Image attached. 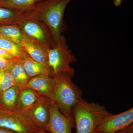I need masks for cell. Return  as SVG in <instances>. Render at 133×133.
<instances>
[{"instance_id":"6da1fadb","label":"cell","mask_w":133,"mask_h":133,"mask_svg":"<svg viewBox=\"0 0 133 133\" xmlns=\"http://www.w3.org/2000/svg\"><path fill=\"white\" fill-rule=\"evenodd\" d=\"M72 0H42L36 3L30 12L43 22L51 32L55 42L66 30L64 21L65 10Z\"/></svg>"},{"instance_id":"7a4b0ae2","label":"cell","mask_w":133,"mask_h":133,"mask_svg":"<svg viewBox=\"0 0 133 133\" xmlns=\"http://www.w3.org/2000/svg\"><path fill=\"white\" fill-rule=\"evenodd\" d=\"M76 133H92L111 113L104 106L82 98L72 109Z\"/></svg>"},{"instance_id":"3957f363","label":"cell","mask_w":133,"mask_h":133,"mask_svg":"<svg viewBox=\"0 0 133 133\" xmlns=\"http://www.w3.org/2000/svg\"><path fill=\"white\" fill-rule=\"evenodd\" d=\"M55 85L51 101L65 116L74 120L72 109L82 98L83 91L73 83L71 76L66 73L53 75Z\"/></svg>"},{"instance_id":"277c9868","label":"cell","mask_w":133,"mask_h":133,"mask_svg":"<svg viewBox=\"0 0 133 133\" xmlns=\"http://www.w3.org/2000/svg\"><path fill=\"white\" fill-rule=\"evenodd\" d=\"M48 57L49 66L53 76L58 73H66L72 77H74L75 71L70 66V64L76 62L77 58L72 54L63 36L62 35L53 46L48 49Z\"/></svg>"},{"instance_id":"5b68a950","label":"cell","mask_w":133,"mask_h":133,"mask_svg":"<svg viewBox=\"0 0 133 133\" xmlns=\"http://www.w3.org/2000/svg\"><path fill=\"white\" fill-rule=\"evenodd\" d=\"M17 24L24 35L40 44L50 48L55 44L48 26L30 13H26Z\"/></svg>"},{"instance_id":"8992f818","label":"cell","mask_w":133,"mask_h":133,"mask_svg":"<svg viewBox=\"0 0 133 133\" xmlns=\"http://www.w3.org/2000/svg\"><path fill=\"white\" fill-rule=\"evenodd\" d=\"M0 113V127L17 133H38L41 129L24 111L4 108Z\"/></svg>"},{"instance_id":"52a82bcc","label":"cell","mask_w":133,"mask_h":133,"mask_svg":"<svg viewBox=\"0 0 133 133\" xmlns=\"http://www.w3.org/2000/svg\"><path fill=\"white\" fill-rule=\"evenodd\" d=\"M133 122V108L116 115L107 116L95 131L104 133H115L128 127Z\"/></svg>"},{"instance_id":"ba28073f","label":"cell","mask_w":133,"mask_h":133,"mask_svg":"<svg viewBox=\"0 0 133 133\" xmlns=\"http://www.w3.org/2000/svg\"><path fill=\"white\" fill-rule=\"evenodd\" d=\"M75 128L74 121L63 114L52 101L50 107L49 119L44 131L50 133H72V128Z\"/></svg>"},{"instance_id":"9c48e42d","label":"cell","mask_w":133,"mask_h":133,"mask_svg":"<svg viewBox=\"0 0 133 133\" xmlns=\"http://www.w3.org/2000/svg\"><path fill=\"white\" fill-rule=\"evenodd\" d=\"M51 102L49 98L43 96L38 102L23 111L39 128L44 130L49 119Z\"/></svg>"},{"instance_id":"30bf717a","label":"cell","mask_w":133,"mask_h":133,"mask_svg":"<svg viewBox=\"0 0 133 133\" xmlns=\"http://www.w3.org/2000/svg\"><path fill=\"white\" fill-rule=\"evenodd\" d=\"M21 45L24 51L32 59L40 63L49 66L48 57V50L49 48L40 44L23 35Z\"/></svg>"},{"instance_id":"8fae6325","label":"cell","mask_w":133,"mask_h":133,"mask_svg":"<svg viewBox=\"0 0 133 133\" xmlns=\"http://www.w3.org/2000/svg\"><path fill=\"white\" fill-rule=\"evenodd\" d=\"M55 85V80L53 76L39 75L31 78L26 87L33 89L51 100Z\"/></svg>"},{"instance_id":"7c38bea8","label":"cell","mask_w":133,"mask_h":133,"mask_svg":"<svg viewBox=\"0 0 133 133\" xmlns=\"http://www.w3.org/2000/svg\"><path fill=\"white\" fill-rule=\"evenodd\" d=\"M19 58L22 63L26 73L30 78L39 75L53 76L52 70L49 66L35 61L24 51Z\"/></svg>"},{"instance_id":"4fadbf2b","label":"cell","mask_w":133,"mask_h":133,"mask_svg":"<svg viewBox=\"0 0 133 133\" xmlns=\"http://www.w3.org/2000/svg\"><path fill=\"white\" fill-rule=\"evenodd\" d=\"M15 82V85L20 90L26 88L30 78L26 73L22 63L19 58L15 59L8 70Z\"/></svg>"},{"instance_id":"5bb4252c","label":"cell","mask_w":133,"mask_h":133,"mask_svg":"<svg viewBox=\"0 0 133 133\" xmlns=\"http://www.w3.org/2000/svg\"><path fill=\"white\" fill-rule=\"evenodd\" d=\"M31 88L26 87L20 91L16 109L24 111L38 102L42 97Z\"/></svg>"},{"instance_id":"9a60e30c","label":"cell","mask_w":133,"mask_h":133,"mask_svg":"<svg viewBox=\"0 0 133 133\" xmlns=\"http://www.w3.org/2000/svg\"><path fill=\"white\" fill-rule=\"evenodd\" d=\"M42 0H0V7L29 13L33 10L35 5Z\"/></svg>"},{"instance_id":"2e32d148","label":"cell","mask_w":133,"mask_h":133,"mask_svg":"<svg viewBox=\"0 0 133 133\" xmlns=\"http://www.w3.org/2000/svg\"><path fill=\"white\" fill-rule=\"evenodd\" d=\"M20 91V89L15 85L1 93L0 102L4 108L16 109Z\"/></svg>"},{"instance_id":"e0dca14e","label":"cell","mask_w":133,"mask_h":133,"mask_svg":"<svg viewBox=\"0 0 133 133\" xmlns=\"http://www.w3.org/2000/svg\"><path fill=\"white\" fill-rule=\"evenodd\" d=\"M26 13L0 7V26L17 24Z\"/></svg>"},{"instance_id":"ac0fdd59","label":"cell","mask_w":133,"mask_h":133,"mask_svg":"<svg viewBox=\"0 0 133 133\" xmlns=\"http://www.w3.org/2000/svg\"><path fill=\"white\" fill-rule=\"evenodd\" d=\"M23 36L22 33L17 24L0 26L1 37L10 40L21 46Z\"/></svg>"},{"instance_id":"d6986e66","label":"cell","mask_w":133,"mask_h":133,"mask_svg":"<svg viewBox=\"0 0 133 133\" xmlns=\"http://www.w3.org/2000/svg\"><path fill=\"white\" fill-rule=\"evenodd\" d=\"M0 48L6 50L17 58L20 57L24 51L22 46L10 40L1 37Z\"/></svg>"},{"instance_id":"ffe728a7","label":"cell","mask_w":133,"mask_h":133,"mask_svg":"<svg viewBox=\"0 0 133 133\" xmlns=\"http://www.w3.org/2000/svg\"><path fill=\"white\" fill-rule=\"evenodd\" d=\"M15 85V82L8 70H0V92Z\"/></svg>"},{"instance_id":"44dd1931","label":"cell","mask_w":133,"mask_h":133,"mask_svg":"<svg viewBox=\"0 0 133 133\" xmlns=\"http://www.w3.org/2000/svg\"><path fill=\"white\" fill-rule=\"evenodd\" d=\"M15 59H9L0 58V70H8Z\"/></svg>"},{"instance_id":"7402d4cb","label":"cell","mask_w":133,"mask_h":133,"mask_svg":"<svg viewBox=\"0 0 133 133\" xmlns=\"http://www.w3.org/2000/svg\"><path fill=\"white\" fill-rule=\"evenodd\" d=\"M116 133H133V124H131L124 129L116 132Z\"/></svg>"},{"instance_id":"603a6c76","label":"cell","mask_w":133,"mask_h":133,"mask_svg":"<svg viewBox=\"0 0 133 133\" xmlns=\"http://www.w3.org/2000/svg\"><path fill=\"white\" fill-rule=\"evenodd\" d=\"M0 133H17L9 129L0 127Z\"/></svg>"},{"instance_id":"cb8c5ba5","label":"cell","mask_w":133,"mask_h":133,"mask_svg":"<svg viewBox=\"0 0 133 133\" xmlns=\"http://www.w3.org/2000/svg\"><path fill=\"white\" fill-rule=\"evenodd\" d=\"M122 0H114V5L116 7L120 6L121 5Z\"/></svg>"},{"instance_id":"d4e9b609","label":"cell","mask_w":133,"mask_h":133,"mask_svg":"<svg viewBox=\"0 0 133 133\" xmlns=\"http://www.w3.org/2000/svg\"><path fill=\"white\" fill-rule=\"evenodd\" d=\"M0 58H2V59H5L4 56L3 55L2 53L1 48H0Z\"/></svg>"},{"instance_id":"484cf974","label":"cell","mask_w":133,"mask_h":133,"mask_svg":"<svg viewBox=\"0 0 133 133\" xmlns=\"http://www.w3.org/2000/svg\"><path fill=\"white\" fill-rule=\"evenodd\" d=\"M38 133H47V132H46V131H44V130H40V131H39V132Z\"/></svg>"},{"instance_id":"4316f807","label":"cell","mask_w":133,"mask_h":133,"mask_svg":"<svg viewBox=\"0 0 133 133\" xmlns=\"http://www.w3.org/2000/svg\"><path fill=\"white\" fill-rule=\"evenodd\" d=\"M92 133H102V132H96V131H94V132H93Z\"/></svg>"}]
</instances>
